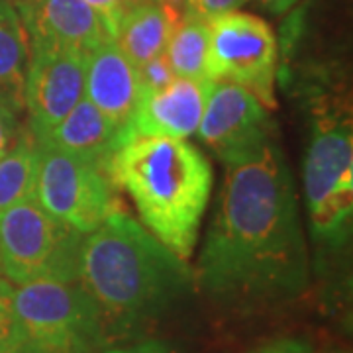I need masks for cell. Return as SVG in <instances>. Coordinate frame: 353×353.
<instances>
[{
  "label": "cell",
  "mask_w": 353,
  "mask_h": 353,
  "mask_svg": "<svg viewBox=\"0 0 353 353\" xmlns=\"http://www.w3.org/2000/svg\"><path fill=\"white\" fill-rule=\"evenodd\" d=\"M85 51L65 46H30L22 104L28 110V132L46 136L75 108L85 94Z\"/></svg>",
  "instance_id": "10"
},
{
  "label": "cell",
  "mask_w": 353,
  "mask_h": 353,
  "mask_svg": "<svg viewBox=\"0 0 353 353\" xmlns=\"http://www.w3.org/2000/svg\"><path fill=\"white\" fill-rule=\"evenodd\" d=\"M212 81L179 79L167 87L141 92L138 108L130 120L132 138L187 139L196 134Z\"/></svg>",
  "instance_id": "12"
},
{
  "label": "cell",
  "mask_w": 353,
  "mask_h": 353,
  "mask_svg": "<svg viewBox=\"0 0 353 353\" xmlns=\"http://www.w3.org/2000/svg\"><path fill=\"white\" fill-rule=\"evenodd\" d=\"M20 16L30 46H65L79 51L112 38L102 18L85 0H10Z\"/></svg>",
  "instance_id": "11"
},
{
  "label": "cell",
  "mask_w": 353,
  "mask_h": 353,
  "mask_svg": "<svg viewBox=\"0 0 353 353\" xmlns=\"http://www.w3.org/2000/svg\"><path fill=\"white\" fill-rule=\"evenodd\" d=\"M255 2H259L263 8H267L269 12L273 14H283L290 10L292 6H296L301 0H255Z\"/></svg>",
  "instance_id": "26"
},
{
  "label": "cell",
  "mask_w": 353,
  "mask_h": 353,
  "mask_svg": "<svg viewBox=\"0 0 353 353\" xmlns=\"http://www.w3.org/2000/svg\"><path fill=\"white\" fill-rule=\"evenodd\" d=\"M14 310L20 326L16 353H101L108 343L101 310L79 281L20 285Z\"/></svg>",
  "instance_id": "5"
},
{
  "label": "cell",
  "mask_w": 353,
  "mask_h": 353,
  "mask_svg": "<svg viewBox=\"0 0 353 353\" xmlns=\"http://www.w3.org/2000/svg\"><path fill=\"white\" fill-rule=\"evenodd\" d=\"M79 283L99 306L110 338H128L157 322L192 287L194 271L118 210L83 240Z\"/></svg>",
  "instance_id": "2"
},
{
  "label": "cell",
  "mask_w": 353,
  "mask_h": 353,
  "mask_svg": "<svg viewBox=\"0 0 353 353\" xmlns=\"http://www.w3.org/2000/svg\"><path fill=\"white\" fill-rule=\"evenodd\" d=\"M130 138V128L114 124L87 99H81L57 126L36 141L97 165L106 173V165L114 152Z\"/></svg>",
  "instance_id": "14"
},
{
  "label": "cell",
  "mask_w": 353,
  "mask_h": 353,
  "mask_svg": "<svg viewBox=\"0 0 353 353\" xmlns=\"http://www.w3.org/2000/svg\"><path fill=\"white\" fill-rule=\"evenodd\" d=\"M106 176L134 202L143 228L189 261L214 181L204 153L187 139L138 136L114 152Z\"/></svg>",
  "instance_id": "3"
},
{
  "label": "cell",
  "mask_w": 353,
  "mask_h": 353,
  "mask_svg": "<svg viewBox=\"0 0 353 353\" xmlns=\"http://www.w3.org/2000/svg\"><path fill=\"white\" fill-rule=\"evenodd\" d=\"M85 2L101 16L104 26L108 28V34L114 38V32H116V26L120 22V18L138 0H85Z\"/></svg>",
  "instance_id": "23"
},
{
  "label": "cell",
  "mask_w": 353,
  "mask_h": 353,
  "mask_svg": "<svg viewBox=\"0 0 353 353\" xmlns=\"http://www.w3.org/2000/svg\"><path fill=\"white\" fill-rule=\"evenodd\" d=\"M304 204L316 241L340 248L353 218V128L343 108L318 110L303 167Z\"/></svg>",
  "instance_id": "4"
},
{
  "label": "cell",
  "mask_w": 353,
  "mask_h": 353,
  "mask_svg": "<svg viewBox=\"0 0 353 353\" xmlns=\"http://www.w3.org/2000/svg\"><path fill=\"white\" fill-rule=\"evenodd\" d=\"M173 0H138L128 8L114 32V41L136 67L163 55L179 24Z\"/></svg>",
  "instance_id": "15"
},
{
  "label": "cell",
  "mask_w": 353,
  "mask_h": 353,
  "mask_svg": "<svg viewBox=\"0 0 353 353\" xmlns=\"http://www.w3.org/2000/svg\"><path fill=\"white\" fill-rule=\"evenodd\" d=\"M20 345V326L14 310V287L0 279V353H16Z\"/></svg>",
  "instance_id": "19"
},
{
  "label": "cell",
  "mask_w": 353,
  "mask_h": 353,
  "mask_svg": "<svg viewBox=\"0 0 353 353\" xmlns=\"http://www.w3.org/2000/svg\"><path fill=\"white\" fill-rule=\"evenodd\" d=\"M308 279L294 179L273 139L226 165L194 281L220 306L252 314L299 299Z\"/></svg>",
  "instance_id": "1"
},
{
  "label": "cell",
  "mask_w": 353,
  "mask_h": 353,
  "mask_svg": "<svg viewBox=\"0 0 353 353\" xmlns=\"http://www.w3.org/2000/svg\"><path fill=\"white\" fill-rule=\"evenodd\" d=\"M196 134L220 161L238 163L277 139L275 124L248 88L212 81Z\"/></svg>",
  "instance_id": "9"
},
{
  "label": "cell",
  "mask_w": 353,
  "mask_h": 353,
  "mask_svg": "<svg viewBox=\"0 0 353 353\" xmlns=\"http://www.w3.org/2000/svg\"><path fill=\"white\" fill-rule=\"evenodd\" d=\"M30 39L10 0H0V94L22 106Z\"/></svg>",
  "instance_id": "16"
},
{
  "label": "cell",
  "mask_w": 353,
  "mask_h": 353,
  "mask_svg": "<svg viewBox=\"0 0 353 353\" xmlns=\"http://www.w3.org/2000/svg\"><path fill=\"white\" fill-rule=\"evenodd\" d=\"M18 110H20L18 102L0 94V157L10 152V148L20 136Z\"/></svg>",
  "instance_id": "20"
},
{
  "label": "cell",
  "mask_w": 353,
  "mask_h": 353,
  "mask_svg": "<svg viewBox=\"0 0 353 353\" xmlns=\"http://www.w3.org/2000/svg\"><path fill=\"white\" fill-rule=\"evenodd\" d=\"M163 57L179 79L206 81L208 22L194 16H185L176 24L175 32L163 51Z\"/></svg>",
  "instance_id": "18"
},
{
  "label": "cell",
  "mask_w": 353,
  "mask_h": 353,
  "mask_svg": "<svg viewBox=\"0 0 353 353\" xmlns=\"http://www.w3.org/2000/svg\"><path fill=\"white\" fill-rule=\"evenodd\" d=\"M83 99L114 124L130 126L141 99V81L138 67L128 59L114 38L104 39L87 53Z\"/></svg>",
  "instance_id": "13"
},
{
  "label": "cell",
  "mask_w": 353,
  "mask_h": 353,
  "mask_svg": "<svg viewBox=\"0 0 353 353\" xmlns=\"http://www.w3.org/2000/svg\"><path fill=\"white\" fill-rule=\"evenodd\" d=\"M85 234L48 214L36 201L0 212V273L14 285L75 283Z\"/></svg>",
  "instance_id": "6"
},
{
  "label": "cell",
  "mask_w": 353,
  "mask_h": 353,
  "mask_svg": "<svg viewBox=\"0 0 353 353\" xmlns=\"http://www.w3.org/2000/svg\"><path fill=\"white\" fill-rule=\"evenodd\" d=\"M183 2L187 16H194L208 22L220 14L240 10V6H243L248 0H183Z\"/></svg>",
  "instance_id": "22"
},
{
  "label": "cell",
  "mask_w": 353,
  "mask_h": 353,
  "mask_svg": "<svg viewBox=\"0 0 353 353\" xmlns=\"http://www.w3.org/2000/svg\"><path fill=\"white\" fill-rule=\"evenodd\" d=\"M38 143V141H36ZM39 165L34 201L81 234H90L122 210L114 185L97 165L38 143Z\"/></svg>",
  "instance_id": "8"
},
{
  "label": "cell",
  "mask_w": 353,
  "mask_h": 353,
  "mask_svg": "<svg viewBox=\"0 0 353 353\" xmlns=\"http://www.w3.org/2000/svg\"><path fill=\"white\" fill-rule=\"evenodd\" d=\"M39 150L34 136L20 132L10 152L0 157V212L20 202L34 201Z\"/></svg>",
  "instance_id": "17"
},
{
  "label": "cell",
  "mask_w": 353,
  "mask_h": 353,
  "mask_svg": "<svg viewBox=\"0 0 353 353\" xmlns=\"http://www.w3.org/2000/svg\"><path fill=\"white\" fill-rule=\"evenodd\" d=\"M279 48L271 26L259 16L232 10L208 20L206 75L248 88L265 108H275Z\"/></svg>",
  "instance_id": "7"
},
{
  "label": "cell",
  "mask_w": 353,
  "mask_h": 353,
  "mask_svg": "<svg viewBox=\"0 0 353 353\" xmlns=\"http://www.w3.org/2000/svg\"><path fill=\"white\" fill-rule=\"evenodd\" d=\"M101 353H183L173 343L163 340H136L128 343L106 345Z\"/></svg>",
  "instance_id": "24"
},
{
  "label": "cell",
  "mask_w": 353,
  "mask_h": 353,
  "mask_svg": "<svg viewBox=\"0 0 353 353\" xmlns=\"http://www.w3.org/2000/svg\"><path fill=\"white\" fill-rule=\"evenodd\" d=\"M250 353H314V350L303 338H277L259 345Z\"/></svg>",
  "instance_id": "25"
},
{
  "label": "cell",
  "mask_w": 353,
  "mask_h": 353,
  "mask_svg": "<svg viewBox=\"0 0 353 353\" xmlns=\"http://www.w3.org/2000/svg\"><path fill=\"white\" fill-rule=\"evenodd\" d=\"M139 81H141V92L148 90H157V88L167 87L171 81H175V73L171 71L169 63L165 61L163 55L155 57L152 61L138 67Z\"/></svg>",
  "instance_id": "21"
}]
</instances>
